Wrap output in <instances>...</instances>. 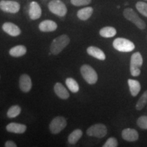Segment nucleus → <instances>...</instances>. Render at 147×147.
Listing matches in <instances>:
<instances>
[{
    "label": "nucleus",
    "mask_w": 147,
    "mask_h": 147,
    "mask_svg": "<svg viewBox=\"0 0 147 147\" xmlns=\"http://www.w3.org/2000/svg\"><path fill=\"white\" fill-rule=\"evenodd\" d=\"M93 12V9L91 7H86V8L80 9L77 12V16L79 19L82 21H87L91 17Z\"/></svg>",
    "instance_id": "nucleus-19"
},
{
    "label": "nucleus",
    "mask_w": 147,
    "mask_h": 147,
    "mask_svg": "<svg viewBox=\"0 0 147 147\" xmlns=\"http://www.w3.org/2000/svg\"><path fill=\"white\" fill-rule=\"evenodd\" d=\"M2 29L6 34L13 37L19 36L21 33V29L17 25L12 23H10V22H6V23H3V25H2Z\"/></svg>",
    "instance_id": "nucleus-10"
},
{
    "label": "nucleus",
    "mask_w": 147,
    "mask_h": 147,
    "mask_svg": "<svg viewBox=\"0 0 147 147\" xmlns=\"http://www.w3.org/2000/svg\"><path fill=\"white\" fill-rule=\"evenodd\" d=\"M27 53V49L25 46L18 45L10 49L9 53L12 57H19L25 55Z\"/></svg>",
    "instance_id": "nucleus-20"
},
{
    "label": "nucleus",
    "mask_w": 147,
    "mask_h": 147,
    "mask_svg": "<svg viewBox=\"0 0 147 147\" xmlns=\"http://www.w3.org/2000/svg\"><path fill=\"white\" fill-rule=\"evenodd\" d=\"M80 73L88 84H94L97 82L98 79L97 74L91 66L83 65L80 67Z\"/></svg>",
    "instance_id": "nucleus-3"
},
{
    "label": "nucleus",
    "mask_w": 147,
    "mask_h": 147,
    "mask_svg": "<svg viewBox=\"0 0 147 147\" xmlns=\"http://www.w3.org/2000/svg\"><path fill=\"white\" fill-rule=\"evenodd\" d=\"M66 125H67V121L64 117H57L51 122L49 125V129L52 134H57L64 129Z\"/></svg>",
    "instance_id": "nucleus-8"
},
{
    "label": "nucleus",
    "mask_w": 147,
    "mask_h": 147,
    "mask_svg": "<svg viewBox=\"0 0 147 147\" xmlns=\"http://www.w3.org/2000/svg\"><path fill=\"white\" fill-rule=\"evenodd\" d=\"M143 63L142 57L139 52L134 53L130 61V72L132 76H138L140 74V69Z\"/></svg>",
    "instance_id": "nucleus-4"
},
{
    "label": "nucleus",
    "mask_w": 147,
    "mask_h": 147,
    "mask_svg": "<svg viewBox=\"0 0 147 147\" xmlns=\"http://www.w3.org/2000/svg\"><path fill=\"white\" fill-rule=\"evenodd\" d=\"M70 40L67 35L63 34L53 40L51 45V52L53 55H58L69 45Z\"/></svg>",
    "instance_id": "nucleus-1"
},
{
    "label": "nucleus",
    "mask_w": 147,
    "mask_h": 147,
    "mask_svg": "<svg viewBox=\"0 0 147 147\" xmlns=\"http://www.w3.org/2000/svg\"><path fill=\"white\" fill-rule=\"evenodd\" d=\"M49 9L51 12L61 17L67 14V8L65 3L61 0H53L49 3Z\"/></svg>",
    "instance_id": "nucleus-6"
},
{
    "label": "nucleus",
    "mask_w": 147,
    "mask_h": 147,
    "mask_svg": "<svg viewBox=\"0 0 147 147\" xmlns=\"http://www.w3.org/2000/svg\"><path fill=\"white\" fill-rule=\"evenodd\" d=\"M6 130L10 133L23 134L27 130V127L23 124L11 123L6 126Z\"/></svg>",
    "instance_id": "nucleus-15"
},
{
    "label": "nucleus",
    "mask_w": 147,
    "mask_h": 147,
    "mask_svg": "<svg viewBox=\"0 0 147 147\" xmlns=\"http://www.w3.org/2000/svg\"><path fill=\"white\" fill-rule=\"evenodd\" d=\"M147 104V90L144 92L142 96L138 101L136 105V108L138 110H141Z\"/></svg>",
    "instance_id": "nucleus-25"
},
{
    "label": "nucleus",
    "mask_w": 147,
    "mask_h": 147,
    "mask_svg": "<svg viewBox=\"0 0 147 147\" xmlns=\"http://www.w3.org/2000/svg\"><path fill=\"white\" fill-rule=\"evenodd\" d=\"M54 91L55 94L61 99L66 100L69 97V92L65 89V87L60 82H57L55 84Z\"/></svg>",
    "instance_id": "nucleus-16"
},
{
    "label": "nucleus",
    "mask_w": 147,
    "mask_h": 147,
    "mask_svg": "<svg viewBox=\"0 0 147 147\" xmlns=\"http://www.w3.org/2000/svg\"><path fill=\"white\" fill-rule=\"evenodd\" d=\"M113 45L116 50L122 53L131 52L135 49V45L133 42L123 38H118L115 39Z\"/></svg>",
    "instance_id": "nucleus-2"
},
{
    "label": "nucleus",
    "mask_w": 147,
    "mask_h": 147,
    "mask_svg": "<svg viewBox=\"0 0 147 147\" xmlns=\"http://www.w3.org/2000/svg\"><path fill=\"white\" fill-rule=\"evenodd\" d=\"M137 125L140 128L147 129V116H141L137 120Z\"/></svg>",
    "instance_id": "nucleus-27"
},
{
    "label": "nucleus",
    "mask_w": 147,
    "mask_h": 147,
    "mask_svg": "<svg viewBox=\"0 0 147 147\" xmlns=\"http://www.w3.org/2000/svg\"><path fill=\"white\" fill-rule=\"evenodd\" d=\"M118 146V141L115 138H109L103 147H117Z\"/></svg>",
    "instance_id": "nucleus-28"
},
{
    "label": "nucleus",
    "mask_w": 147,
    "mask_h": 147,
    "mask_svg": "<svg viewBox=\"0 0 147 147\" xmlns=\"http://www.w3.org/2000/svg\"><path fill=\"white\" fill-rule=\"evenodd\" d=\"M122 138L128 142H134L138 140L139 134L136 130L131 128H127L123 130Z\"/></svg>",
    "instance_id": "nucleus-12"
},
{
    "label": "nucleus",
    "mask_w": 147,
    "mask_h": 147,
    "mask_svg": "<svg viewBox=\"0 0 147 147\" xmlns=\"http://www.w3.org/2000/svg\"><path fill=\"white\" fill-rule=\"evenodd\" d=\"M57 28V25L55 22L51 20H45L39 25L40 30L42 32H54Z\"/></svg>",
    "instance_id": "nucleus-14"
},
{
    "label": "nucleus",
    "mask_w": 147,
    "mask_h": 147,
    "mask_svg": "<svg viewBox=\"0 0 147 147\" xmlns=\"http://www.w3.org/2000/svg\"><path fill=\"white\" fill-rule=\"evenodd\" d=\"M21 112V108L18 105H14L11 106V107L9 108L8 110V113H7V116L10 119L15 118V117H17L20 115Z\"/></svg>",
    "instance_id": "nucleus-24"
},
{
    "label": "nucleus",
    "mask_w": 147,
    "mask_h": 147,
    "mask_svg": "<svg viewBox=\"0 0 147 147\" xmlns=\"http://www.w3.org/2000/svg\"><path fill=\"white\" fill-rule=\"evenodd\" d=\"M146 1H147V0H146Z\"/></svg>",
    "instance_id": "nucleus-31"
},
{
    "label": "nucleus",
    "mask_w": 147,
    "mask_h": 147,
    "mask_svg": "<svg viewBox=\"0 0 147 147\" xmlns=\"http://www.w3.org/2000/svg\"><path fill=\"white\" fill-rule=\"evenodd\" d=\"M19 87L20 89L24 93H27L30 91L32 87V79L29 75L24 74L21 75L19 79Z\"/></svg>",
    "instance_id": "nucleus-11"
},
{
    "label": "nucleus",
    "mask_w": 147,
    "mask_h": 147,
    "mask_svg": "<svg viewBox=\"0 0 147 147\" xmlns=\"http://www.w3.org/2000/svg\"><path fill=\"white\" fill-rule=\"evenodd\" d=\"M82 136V131L80 129H75L69 134L68 136V142L71 144H75L78 142Z\"/></svg>",
    "instance_id": "nucleus-22"
},
{
    "label": "nucleus",
    "mask_w": 147,
    "mask_h": 147,
    "mask_svg": "<svg viewBox=\"0 0 147 147\" xmlns=\"http://www.w3.org/2000/svg\"><path fill=\"white\" fill-rule=\"evenodd\" d=\"M107 127L104 124L97 123L90 127L87 130V134L89 136L102 138L107 134Z\"/></svg>",
    "instance_id": "nucleus-7"
},
{
    "label": "nucleus",
    "mask_w": 147,
    "mask_h": 147,
    "mask_svg": "<svg viewBox=\"0 0 147 147\" xmlns=\"http://www.w3.org/2000/svg\"><path fill=\"white\" fill-rule=\"evenodd\" d=\"M87 52L89 55L97 59L104 61L106 59V55L100 49L96 47H89L87 48Z\"/></svg>",
    "instance_id": "nucleus-17"
},
{
    "label": "nucleus",
    "mask_w": 147,
    "mask_h": 147,
    "mask_svg": "<svg viewBox=\"0 0 147 147\" xmlns=\"http://www.w3.org/2000/svg\"><path fill=\"white\" fill-rule=\"evenodd\" d=\"M67 87L72 93H77L79 91V85L76 80L72 78H67L65 80Z\"/></svg>",
    "instance_id": "nucleus-23"
},
{
    "label": "nucleus",
    "mask_w": 147,
    "mask_h": 147,
    "mask_svg": "<svg viewBox=\"0 0 147 147\" xmlns=\"http://www.w3.org/2000/svg\"><path fill=\"white\" fill-rule=\"evenodd\" d=\"M71 3L75 6L87 5L91 2V0H71Z\"/></svg>",
    "instance_id": "nucleus-29"
},
{
    "label": "nucleus",
    "mask_w": 147,
    "mask_h": 147,
    "mask_svg": "<svg viewBox=\"0 0 147 147\" xmlns=\"http://www.w3.org/2000/svg\"><path fill=\"white\" fill-rule=\"evenodd\" d=\"M29 15L31 19H38L42 15V9L36 1H32L29 5Z\"/></svg>",
    "instance_id": "nucleus-13"
},
{
    "label": "nucleus",
    "mask_w": 147,
    "mask_h": 147,
    "mask_svg": "<svg viewBox=\"0 0 147 147\" xmlns=\"http://www.w3.org/2000/svg\"><path fill=\"white\" fill-rule=\"evenodd\" d=\"M20 4L15 1H0V9L5 12L15 14L19 11Z\"/></svg>",
    "instance_id": "nucleus-9"
},
{
    "label": "nucleus",
    "mask_w": 147,
    "mask_h": 147,
    "mask_svg": "<svg viewBox=\"0 0 147 147\" xmlns=\"http://www.w3.org/2000/svg\"><path fill=\"white\" fill-rule=\"evenodd\" d=\"M100 34L104 38H112L117 34V30L113 27H105L100 29Z\"/></svg>",
    "instance_id": "nucleus-21"
},
{
    "label": "nucleus",
    "mask_w": 147,
    "mask_h": 147,
    "mask_svg": "<svg viewBox=\"0 0 147 147\" xmlns=\"http://www.w3.org/2000/svg\"><path fill=\"white\" fill-rule=\"evenodd\" d=\"M123 16L128 21H131L134 25L140 29H144L146 27V23L139 17L136 12L132 8H125L123 11Z\"/></svg>",
    "instance_id": "nucleus-5"
},
{
    "label": "nucleus",
    "mask_w": 147,
    "mask_h": 147,
    "mask_svg": "<svg viewBox=\"0 0 147 147\" xmlns=\"http://www.w3.org/2000/svg\"><path fill=\"white\" fill-rule=\"evenodd\" d=\"M5 147H16V144L14 143L13 141L8 140L5 143Z\"/></svg>",
    "instance_id": "nucleus-30"
},
{
    "label": "nucleus",
    "mask_w": 147,
    "mask_h": 147,
    "mask_svg": "<svg viewBox=\"0 0 147 147\" xmlns=\"http://www.w3.org/2000/svg\"><path fill=\"white\" fill-rule=\"evenodd\" d=\"M136 9L140 14L147 17V3L143 1H138L136 5Z\"/></svg>",
    "instance_id": "nucleus-26"
},
{
    "label": "nucleus",
    "mask_w": 147,
    "mask_h": 147,
    "mask_svg": "<svg viewBox=\"0 0 147 147\" xmlns=\"http://www.w3.org/2000/svg\"><path fill=\"white\" fill-rule=\"evenodd\" d=\"M127 82L130 93H131L132 96L136 97L138 94L141 89L140 83L138 80H133V79H129Z\"/></svg>",
    "instance_id": "nucleus-18"
}]
</instances>
